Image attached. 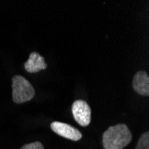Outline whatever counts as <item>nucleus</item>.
Instances as JSON below:
<instances>
[{"instance_id":"6e6552de","label":"nucleus","mask_w":149,"mask_h":149,"mask_svg":"<svg viewBox=\"0 0 149 149\" xmlns=\"http://www.w3.org/2000/svg\"><path fill=\"white\" fill-rule=\"evenodd\" d=\"M20 149H44V146L42 145V143L37 141V142L25 144Z\"/></svg>"},{"instance_id":"f257e3e1","label":"nucleus","mask_w":149,"mask_h":149,"mask_svg":"<svg viewBox=\"0 0 149 149\" xmlns=\"http://www.w3.org/2000/svg\"><path fill=\"white\" fill-rule=\"evenodd\" d=\"M132 140V133L126 124L120 123L108 128L103 134L104 149H123Z\"/></svg>"},{"instance_id":"423d86ee","label":"nucleus","mask_w":149,"mask_h":149,"mask_svg":"<svg viewBox=\"0 0 149 149\" xmlns=\"http://www.w3.org/2000/svg\"><path fill=\"white\" fill-rule=\"evenodd\" d=\"M132 86L134 90L140 96H148L149 95V77L144 71H139L135 74Z\"/></svg>"},{"instance_id":"7ed1b4c3","label":"nucleus","mask_w":149,"mask_h":149,"mask_svg":"<svg viewBox=\"0 0 149 149\" xmlns=\"http://www.w3.org/2000/svg\"><path fill=\"white\" fill-rule=\"evenodd\" d=\"M72 112L76 123L82 127H87L91 121V108L84 100H76L72 105Z\"/></svg>"},{"instance_id":"f03ea898","label":"nucleus","mask_w":149,"mask_h":149,"mask_svg":"<svg viewBox=\"0 0 149 149\" xmlns=\"http://www.w3.org/2000/svg\"><path fill=\"white\" fill-rule=\"evenodd\" d=\"M13 101L22 104L31 100L35 96V89L28 79L21 75H15L12 79Z\"/></svg>"},{"instance_id":"39448f33","label":"nucleus","mask_w":149,"mask_h":149,"mask_svg":"<svg viewBox=\"0 0 149 149\" xmlns=\"http://www.w3.org/2000/svg\"><path fill=\"white\" fill-rule=\"evenodd\" d=\"M47 67V65L45 62V58L37 52H32L30 55L29 59L24 63V69L30 73H35L46 70Z\"/></svg>"},{"instance_id":"20e7f679","label":"nucleus","mask_w":149,"mask_h":149,"mask_svg":"<svg viewBox=\"0 0 149 149\" xmlns=\"http://www.w3.org/2000/svg\"><path fill=\"white\" fill-rule=\"evenodd\" d=\"M51 130L59 136L72 141H79L82 138L81 132L73 126L60 121H53L50 124Z\"/></svg>"},{"instance_id":"0eeeda50","label":"nucleus","mask_w":149,"mask_h":149,"mask_svg":"<svg viewBox=\"0 0 149 149\" xmlns=\"http://www.w3.org/2000/svg\"><path fill=\"white\" fill-rule=\"evenodd\" d=\"M135 149H149V132L146 131L141 135Z\"/></svg>"}]
</instances>
